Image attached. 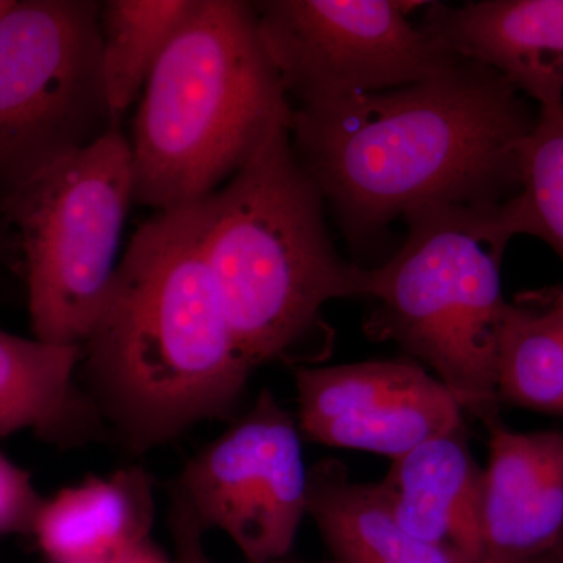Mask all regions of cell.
<instances>
[{
  "instance_id": "cell-3",
  "label": "cell",
  "mask_w": 563,
  "mask_h": 563,
  "mask_svg": "<svg viewBox=\"0 0 563 563\" xmlns=\"http://www.w3.org/2000/svg\"><path fill=\"white\" fill-rule=\"evenodd\" d=\"M320 188L290 124L274 125L224 187L202 201L203 252L244 358L312 365L329 347L322 309L369 298L372 272L343 261Z\"/></svg>"
},
{
  "instance_id": "cell-13",
  "label": "cell",
  "mask_w": 563,
  "mask_h": 563,
  "mask_svg": "<svg viewBox=\"0 0 563 563\" xmlns=\"http://www.w3.org/2000/svg\"><path fill=\"white\" fill-rule=\"evenodd\" d=\"M154 479L141 466L88 477L44 499L32 536L52 563H99L151 539Z\"/></svg>"
},
{
  "instance_id": "cell-1",
  "label": "cell",
  "mask_w": 563,
  "mask_h": 563,
  "mask_svg": "<svg viewBox=\"0 0 563 563\" xmlns=\"http://www.w3.org/2000/svg\"><path fill=\"white\" fill-rule=\"evenodd\" d=\"M539 109L457 57L429 79L292 109V147L352 246L432 206H499L520 188Z\"/></svg>"
},
{
  "instance_id": "cell-11",
  "label": "cell",
  "mask_w": 563,
  "mask_h": 563,
  "mask_svg": "<svg viewBox=\"0 0 563 563\" xmlns=\"http://www.w3.org/2000/svg\"><path fill=\"white\" fill-rule=\"evenodd\" d=\"M420 22L455 57L487 66L537 109L563 103V0L426 3Z\"/></svg>"
},
{
  "instance_id": "cell-27",
  "label": "cell",
  "mask_w": 563,
  "mask_h": 563,
  "mask_svg": "<svg viewBox=\"0 0 563 563\" xmlns=\"http://www.w3.org/2000/svg\"><path fill=\"white\" fill-rule=\"evenodd\" d=\"M99 563H106V562H99Z\"/></svg>"
},
{
  "instance_id": "cell-19",
  "label": "cell",
  "mask_w": 563,
  "mask_h": 563,
  "mask_svg": "<svg viewBox=\"0 0 563 563\" xmlns=\"http://www.w3.org/2000/svg\"><path fill=\"white\" fill-rule=\"evenodd\" d=\"M429 372L409 361L296 366L295 387L301 433L324 422L347 420L421 384Z\"/></svg>"
},
{
  "instance_id": "cell-25",
  "label": "cell",
  "mask_w": 563,
  "mask_h": 563,
  "mask_svg": "<svg viewBox=\"0 0 563 563\" xmlns=\"http://www.w3.org/2000/svg\"><path fill=\"white\" fill-rule=\"evenodd\" d=\"M2 247H3V233H2V225H0V257H2Z\"/></svg>"
},
{
  "instance_id": "cell-12",
  "label": "cell",
  "mask_w": 563,
  "mask_h": 563,
  "mask_svg": "<svg viewBox=\"0 0 563 563\" xmlns=\"http://www.w3.org/2000/svg\"><path fill=\"white\" fill-rule=\"evenodd\" d=\"M379 485L404 531L440 548L455 563H479L483 468L462 431L393 459Z\"/></svg>"
},
{
  "instance_id": "cell-21",
  "label": "cell",
  "mask_w": 563,
  "mask_h": 563,
  "mask_svg": "<svg viewBox=\"0 0 563 563\" xmlns=\"http://www.w3.org/2000/svg\"><path fill=\"white\" fill-rule=\"evenodd\" d=\"M44 499L31 473L0 453V539L14 533L32 536Z\"/></svg>"
},
{
  "instance_id": "cell-5",
  "label": "cell",
  "mask_w": 563,
  "mask_h": 563,
  "mask_svg": "<svg viewBox=\"0 0 563 563\" xmlns=\"http://www.w3.org/2000/svg\"><path fill=\"white\" fill-rule=\"evenodd\" d=\"M402 221L401 246L369 269L377 306L365 331L424 363L463 412L492 428L501 422V266L512 240L503 203L424 207Z\"/></svg>"
},
{
  "instance_id": "cell-18",
  "label": "cell",
  "mask_w": 563,
  "mask_h": 563,
  "mask_svg": "<svg viewBox=\"0 0 563 563\" xmlns=\"http://www.w3.org/2000/svg\"><path fill=\"white\" fill-rule=\"evenodd\" d=\"M461 406L432 374L361 417L303 432L310 442L398 459L435 437L462 431Z\"/></svg>"
},
{
  "instance_id": "cell-14",
  "label": "cell",
  "mask_w": 563,
  "mask_h": 563,
  "mask_svg": "<svg viewBox=\"0 0 563 563\" xmlns=\"http://www.w3.org/2000/svg\"><path fill=\"white\" fill-rule=\"evenodd\" d=\"M80 346H60L0 331V437L32 432L79 446L102 421L79 384Z\"/></svg>"
},
{
  "instance_id": "cell-9",
  "label": "cell",
  "mask_w": 563,
  "mask_h": 563,
  "mask_svg": "<svg viewBox=\"0 0 563 563\" xmlns=\"http://www.w3.org/2000/svg\"><path fill=\"white\" fill-rule=\"evenodd\" d=\"M298 421L273 391L184 466L172 495L203 533L224 532L250 563L290 553L307 517Z\"/></svg>"
},
{
  "instance_id": "cell-10",
  "label": "cell",
  "mask_w": 563,
  "mask_h": 563,
  "mask_svg": "<svg viewBox=\"0 0 563 563\" xmlns=\"http://www.w3.org/2000/svg\"><path fill=\"white\" fill-rule=\"evenodd\" d=\"M487 431L479 563H563V431Z\"/></svg>"
},
{
  "instance_id": "cell-24",
  "label": "cell",
  "mask_w": 563,
  "mask_h": 563,
  "mask_svg": "<svg viewBox=\"0 0 563 563\" xmlns=\"http://www.w3.org/2000/svg\"><path fill=\"white\" fill-rule=\"evenodd\" d=\"M11 3H13V0H0V16L10 9Z\"/></svg>"
},
{
  "instance_id": "cell-2",
  "label": "cell",
  "mask_w": 563,
  "mask_h": 563,
  "mask_svg": "<svg viewBox=\"0 0 563 563\" xmlns=\"http://www.w3.org/2000/svg\"><path fill=\"white\" fill-rule=\"evenodd\" d=\"M80 350L81 390L133 454L232 417L254 368L207 263L202 201L133 233Z\"/></svg>"
},
{
  "instance_id": "cell-16",
  "label": "cell",
  "mask_w": 563,
  "mask_h": 563,
  "mask_svg": "<svg viewBox=\"0 0 563 563\" xmlns=\"http://www.w3.org/2000/svg\"><path fill=\"white\" fill-rule=\"evenodd\" d=\"M501 402L558 413L563 401V290L507 301L498 339Z\"/></svg>"
},
{
  "instance_id": "cell-22",
  "label": "cell",
  "mask_w": 563,
  "mask_h": 563,
  "mask_svg": "<svg viewBox=\"0 0 563 563\" xmlns=\"http://www.w3.org/2000/svg\"><path fill=\"white\" fill-rule=\"evenodd\" d=\"M169 528L176 544L177 563H214L203 550V533L179 507L169 509ZM279 563V562H263Z\"/></svg>"
},
{
  "instance_id": "cell-26",
  "label": "cell",
  "mask_w": 563,
  "mask_h": 563,
  "mask_svg": "<svg viewBox=\"0 0 563 563\" xmlns=\"http://www.w3.org/2000/svg\"><path fill=\"white\" fill-rule=\"evenodd\" d=\"M558 413H559V415H563V401H562V404H561V409H559V412H558Z\"/></svg>"
},
{
  "instance_id": "cell-15",
  "label": "cell",
  "mask_w": 563,
  "mask_h": 563,
  "mask_svg": "<svg viewBox=\"0 0 563 563\" xmlns=\"http://www.w3.org/2000/svg\"><path fill=\"white\" fill-rule=\"evenodd\" d=\"M307 517L339 563H455L404 531L379 485L355 483L335 461L310 470Z\"/></svg>"
},
{
  "instance_id": "cell-17",
  "label": "cell",
  "mask_w": 563,
  "mask_h": 563,
  "mask_svg": "<svg viewBox=\"0 0 563 563\" xmlns=\"http://www.w3.org/2000/svg\"><path fill=\"white\" fill-rule=\"evenodd\" d=\"M198 0H107L101 2L103 84L114 120L143 92L155 65Z\"/></svg>"
},
{
  "instance_id": "cell-7",
  "label": "cell",
  "mask_w": 563,
  "mask_h": 563,
  "mask_svg": "<svg viewBox=\"0 0 563 563\" xmlns=\"http://www.w3.org/2000/svg\"><path fill=\"white\" fill-rule=\"evenodd\" d=\"M101 2L13 0L0 16V188L14 190L118 125Z\"/></svg>"
},
{
  "instance_id": "cell-23",
  "label": "cell",
  "mask_w": 563,
  "mask_h": 563,
  "mask_svg": "<svg viewBox=\"0 0 563 563\" xmlns=\"http://www.w3.org/2000/svg\"><path fill=\"white\" fill-rule=\"evenodd\" d=\"M106 563H174L152 539L143 540L114 554ZM177 563V562H176Z\"/></svg>"
},
{
  "instance_id": "cell-8",
  "label": "cell",
  "mask_w": 563,
  "mask_h": 563,
  "mask_svg": "<svg viewBox=\"0 0 563 563\" xmlns=\"http://www.w3.org/2000/svg\"><path fill=\"white\" fill-rule=\"evenodd\" d=\"M424 5L401 0L254 3L263 47L298 106L409 87L450 66L457 57L410 20Z\"/></svg>"
},
{
  "instance_id": "cell-4",
  "label": "cell",
  "mask_w": 563,
  "mask_h": 563,
  "mask_svg": "<svg viewBox=\"0 0 563 563\" xmlns=\"http://www.w3.org/2000/svg\"><path fill=\"white\" fill-rule=\"evenodd\" d=\"M291 114L254 3L198 0L141 92L133 202L168 211L203 201Z\"/></svg>"
},
{
  "instance_id": "cell-20",
  "label": "cell",
  "mask_w": 563,
  "mask_h": 563,
  "mask_svg": "<svg viewBox=\"0 0 563 563\" xmlns=\"http://www.w3.org/2000/svg\"><path fill=\"white\" fill-rule=\"evenodd\" d=\"M509 235L542 240L563 263V103L539 109L521 150L520 188L503 203Z\"/></svg>"
},
{
  "instance_id": "cell-6",
  "label": "cell",
  "mask_w": 563,
  "mask_h": 563,
  "mask_svg": "<svg viewBox=\"0 0 563 563\" xmlns=\"http://www.w3.org/2000/svg\"><path fill=\"white\" fill-rule=\"evenodd\" d=\"M132 203L131 143L120 125L3 192L0 214L20 239L35 339L84 343L117 273Z\"/></svg>"
}]
</instances>
